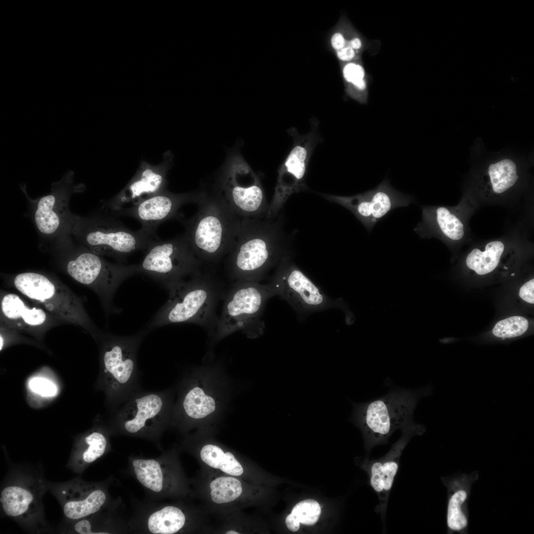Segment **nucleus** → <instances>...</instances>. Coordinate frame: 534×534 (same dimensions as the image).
<instances>
[{"mask_svg":"<svg viewBox=\"0 0 534 534\" xmlns=\"http://www.w3.org/2000/svg\"><path fill=\"white\" fill-rule=\"evenodd\" d=\"M331 44L333 48L338 50L345 47L346 41L342 34L336 33L331 38Z\"/></svg>","mask_w":534,"mask_h":534,"instance_id":"obj_38","label":"nucleus"},{"mask_svg":"<svg viewBox=\"0 0 534 534\" xmlns=\"http://www.w3.org/2000/svg\"><path fill=\"white\" fill-rule=\"evenodd\" d=\"M66 269L74 280L108 300L124 280L138 273L137 264L110 263L88 248L70 260Z\"/></svg>","mask_w":534,"mask_h":534,"instance_id":"obj_16","label":"nucleus"},{"mask_svg":"<svg viewBox=\"0 0 534 534\" xmlns=\"http://www.w3.org/2000/svg\"><path fill=\"white\" fill-rule=\"evenodd\" d=\"M166 303L147 325L152 330L178 323L195 324L214 334L219 316L218 305L226 288L214 268L204 267L200 272L167 287Z\"/></svg>","mask_w":534,"mask_h":534,"instance_id":"obj_3","label":"nucleus"},{"mask_svg":"<svg viewBox=\"0 0 534 534\" xmlns=\"http://www.w3.org/2000/svg\"><path fill=\"white\" fill-rule=\"evenodd\" d=\"M211 497L213 502L223 504L231 502L241 494V482L232 477H221L212 481L210 484Z\"/></svg>","mask_w":534,"mask_h":534,"instance_id":"obj_31","label":"nucleus"},{"mask_svg":"<svg viewBox=\"0 0 534 534\" xmlns=\"http://www.w3.org/2000/svg\"><path fill=\"white\" fill-rule=\"evenodd\" d=\"M354 49L349 46L337 50V55L338 57L343 61H349L352 60L355 56Z\"/></svg>","mask_w":534,"mask_h":534,"instance_id":"obj_39","label":"nucleus"},{"mask_svg":"<svg viewBox=\"0 0 534 534\" xmlns=\"http://www.w3.org/2000/svg\"><path fill=\"white\" fill-rule=\"evenodd\" d=\"M29 386L30 390L44 397L54 396L57 393V388L51 381L42 377H34L30 380Z\"/></svg>","mask_w":534,"mask_h":534,"instance_id":"obj_35","label":"nucleus"},{"mask_svg":"<svg viewBox=\"0 0 534 534\" xmlns=\"http://www.w3.org/2000/svg\"><path fill=\"white\" fill-rule=\"evenodd\" d=\"M118 504L79 520L68 521L69 532L80 534H107L126 531L129 529L128 523H126L115 512Z\"/></svg>","mask_w":534,"mask_h":534,"instance_id":"obj_25","label":"nucleus"},{"mask_svg":"<svg viewBox=\"0 0 534 534\" xmlns=\"http://www.w3.org/2000/svg\"><path fill=\"white\" fill-rule=\"evenodd\" d=\"M275 296L287 301L300 316L332 308L350 313L348 305L341 299L332 300L318 288L290 260L284 258L268 282Z\"/></svg>","mask_w":534,"mask_h":534,"instance_id":"obj_12","label":"nucleus"},{"mask_svg":"<svg viewBox=\"0 0 534 534\" xmlns=\"http://www.w3.org/2000/svg\"><path fill=\"white\" fill-rule=\"evenodd\" d=\"M202 460L209 466L219 469L231 476H239L243 473V468L233 454L224 452L219 446L214 445H204L200 451Z\"/></svg>","mask_w":534,"mask_h":534,"instance_id":"obj_29","label":"nucleus"},{"mask_svg":"<svg viewBox=\"0 0 534 534\" xmlns=\"http://www.w3.org/2000/svg\"><path fill=\"white\" fill-rule=\"evenodd\" d=\"M201 194V191L179 194L162 191L113 213L116 216H127L136 219L141 223L142 230L155 235V231L160 224L176 218L183 205L189 203H196Z\"/></svg>","mask_w":534,"mask_h":534,"instance_id":"obj_20","label":"nucleus"},{"mask_svg":"<svg viewBox=\"0 0 534 534\" xmlns=\"http://www.w3.org/2000/svg\"><path fill=\"white\" fill-rule=\"evenodd\" d=\"M0 312L6 323L17 329L40 326L46 319V313L42 309L29 308L19 296L11 293L2 298Z\"/></svg>","mask_w":534,"mask_h":534,"instance_id":"obj_24","label":"nucleus"},{"mask_svg":"<svg viewBox=\"0 0 534 534\" xmlns=\"http://www.w3.org/2000/svg\"><path fill=\"white\" fill-rule=\"evenodd\" d=\"M225 534H240V533H238L236 531H227L226 533H225Z\"/></svg>","mask_w":534,"mask_h":534,"instance_id":"obj_42","label":"nucleus"},{"mask_svg":"<svg viewBox=\"0 0 534 534\" xmlns=\"http://www.w3.org/2000/svg\"><path fill=\"white\" fill-rule=\"evenodd\" d=\"M163 172L147 168L143 169L126 188L111 199L106 207L113 213L123 208L128 203L131 206L161 192L165 184Z\"/></svg>","mask_w":534,"mask_h":534,"instance_id":"obj_22","label":"nucleus"},{"mask_svg":"<svg viewBox=\"0 0 534 534\" xmlns=\"http://www.w3.org/2000/svg\"><path fill=\"white\" fill-rule=\"evenodd\" d=\"M0 350H1L2 348V347H3V338H2V336L1 335H0Z\"/></svg>","mask_w":534,"mask_h":534,"instance_id":"obj_41","label":"nucleus"},{"mask_svg":"<svg viewBox=\"0 0 534 534\" xmlns=\"http://www.w3.org/2000/svg\"><path fill=\"white\" fill-rule=\"evenodd\" d=\"M514 275H515V274H514V273H512V274H511V275H512V276H514Z\"/></svg>","mask_w":534,"mask_h":534,"instance_id":"obj_43","label":"nucleus"},{"mask_svg":"<svg viewBox=\"0 0 534 534\" xmlns=\"http://www.w3.org/2000/svg\"><path fill=\"white\" fill-rule=\"evenodd\" d=\"M504 249V244L500 241L489 243L484 252L474 249L466 258V265L479 275L489 273L498 266Z\"/></svg>","mask_w":534,"mask_h":534,"instance_id":"obj_28","label":"nucleus"},{"mask_svg":"<svg viewBox=\"0 0 534 534\" xmlns=\"http://www.w3.org/2000/svg\"><path fill=\"white\" fill-rule=\"evenodd\" d=\"M467 498V492L463 489L455 490L448 498L446 522L452 531L459 532L468 525V519L463 510V505Z\"/></svg>","mask_w":534,"mask_h":534,"instance_id":"obj_32","label":"nucleus"},{"mask_svg":"<svg viewBox=\"0 0 534 534\" xmlns=\"http://www.w3.org/2000/svg\"><path fill=\"white\" fill-rule=\"evenodd\" d=\"M6 477L0 495L3 513L29 531L38 533L48 530L43 503V497L48 491V481L42 469L14 466Z\"/></svg>","mask_w":534,"mask_h":534,"instance_id":"obj_5","label":"nucleus"},{"mask_svg":"<svg viewBox=\"0 0 534 534\" xmlns=\"http://www.w3.org/2000/svg\"><path fill=\"white\" fill-rule=\"evenodd\" d=\"M436 222L441 232L453 240H458L464 235V227L460 221L444 207L436 210Z\"/></svg>","mask_w":534,"mask_h":534,"instance_id":"obj_33","label":"nucleus"},{"mask_svg":"<svg viewBox=\"0 0 534 534\" xmlns=\"http://www.w3.org/2000/svg\"><path fill=\"white\" fill-rule=\"evenodd\" d=\"M74 173L69 171L59 181L51 184V191L36 202L34 222L38 230L46 236H54L69 224L73 228L77 220L71 217L69 209L71 196L82 192L83 185L74 184Z\"/></svg>","mask_w":534,"mask_h":534,"instance_id":"obj_19","label":"nucleus"},{"mask_svg":"<svg viewBox=\"0 0 534 534\" xmlns=\"http://www.w3.org/2000/svg\"><path fill=\"white\" fill-rule=\"evenodd\" d=\"M290 245L281 215L270 219H243L234 246L223 260L226 275L232 282H260L290 256Z\"/></svg>","mask_w":534,"mask_h":534,"instance_id":"obj_1","label":"nucleus"},{"mask_svg":"<svg viewBox=\"0 0 534 534\" xmlns=\"http://www.w3.org/2000/svg\"><path fill=\"white\" fill-rule=\"evenodd\" d=\"M201 191L197 212L183 221L184 234L198 259L204 267L214 268L234 246L242 219L214 184Z\"/></svg>","mask_w":534,"mask_h":534,"instance_id":"obj_2","label":"nucleus"},{"mask_svg":"<svg viewBox=\"0 0 534 534\" xmlns=\"http://www.w3.org/2000/svg\"><path fill=\"white\" fill-rule=\"evenodd\" d=\"M181 405L184 414L193 419L203 418L216 409L214 400L199 387L192 388L185 394Z\"/></svg>","mask_w":534,"mask_h":534,"instance_id":"obj_30","label":"nucleus"},{"mask_svg":"<svg viewBox=\"0 0 534 534\" xmlns=\"http://www.w3.org/2000/svg\"><path fill=\"white\" fill-rule=\"evenodd\" d=\"M534 279L528 281L520 289L519 296L524 301L534 304Z\"/></svg>","mask_w":534,"mask_h":534,"instance_id":"obj_37","label":"nucleus"},{"mask_svg":"<svg viewBox=\"0 0 534 534\" xmlns=\"http://www.w3.org/2000/svg\"><path fill=\"white\" fill-rule=\"evenodd\" d=\"M171 409L168 392L141 389L116 410L109 433L141 438L159 445L170 421Z\"/></svg>","mask_w":534,"mask_h":534,"instance_id":"obj_8","label":"nucleus"},{"mask_svg":"<svg viewBox=\"0 0 534 534\" xmlns=\"http://www.w3.org/2000/svg\"><path fill=\"white\" fill-rule=\"evenodd\" d=\"M529 326L528 320L520 316H513L500 320L492 329L493 334L502 339L523 335Z\"/></svg>","mask_w":534,"mask_h":534,"instance_id":"obj_34","label":"nucleus"},{"mask_svg":"<svg viewBox=\"0 0 534 534\" xmlns=\"http://www.w3.org/2000/svg\"><path fill=\"white\" fill-rule=\"evenodd\" d=\"M491 161L488 173L492 190L496 193H503L518 179L517 161L512 157H500Z\"/></svg>","mask_w":534,"mask_h":534,"instance_id":"obj_26","label":"nucleus"},{"mask_svg":"<svg viewBox=\"0 0 534 534\" xmlns=\"http://www.w3.org/2000/svg\"><path fill=\"white\" fill-rule=\"evenodd\" d=\"M18 291L41 304L57 316L94 329L80 302L68 289L39 273L26 272L17 274L13 280Z\"/></svg>","mask_w":534,"mask_h":534,"instance_id":"obj_13","label":"nucleus"},{"mask_svg":"<svg viewBox=\"0 0 534 534\" xmlns=\"http://www.w3.org/2000/svg\"><path fill=\"white\" fill-rule=\"evenodd\" d=\"M275 296L268 283L233 281L224 294L222 310L214 335L221 338L241 330L250 337L261 335L265 329L261 317L266 304Z\"/></svg>","mask_w":534,"mask_h":534,"instance_id":"obj_6","label":"nucleus"},{"mask_svg":"<svg viewBox=\"0 0 534 534\" xmlns=\"http://www.w3.org/2000/svg\"><path fill=\"white\" fill-rule=\"evenodd\" d=\"M401 431L400 438L384 456L376 459L360 457L356 460L359 467L367 474L370 485L378 496V503L375 507V511L380 514L382 521L385 518L390 491L402 453L412 438L421 435L425 428L413 421L401 429Z\"/></svg>","mask_w":534,"mask_h":534,"instance_id":"obj_17","label":"nucleus"},{"mask_svg":"<svg viewBox=\"0 0 534 534\" xmlns=\"http://www.w3.org/2000/svg\"><path fill=\"white\" fill-rule=\"evenodd\" d=\"M168 456L164 452L153 458L133 457L130 459L132 472L152 498L166 497L172 490L173 471Z\"/></svg>","mask_w":534,"mask_h":534,"instance_id":"obj_21","label":"nucleus"},{"mask_svg":"<svg viewBox=\"0 0 534 534\" xmlns=\"http://www.w3.org/2000/svg\"><path fill=\"white\" fill-rule=\"evenodd\" d=\"M214 184L241 219L266 218L269 204L260 179L238 149L229 154Z\"/></svg>","mask_w":534,"mask_h":534,"instance_id":"obj_9","label":"nucleus"},{"mask_svg":"<svg viewBox=\"0 0 534 534\" xmlns=\"http://www.w3.org/2000/svg\"><path fill=\"white\" fill-rule=\"evenodd\" d=\"M322 195L327 200L351 211L369 231L391 210L406 206L413 201L410 196L392 187L387 179L373 189L353 196Z\"/></svg>","mask_w":534,"mask_h":534,"instance_id":"obj_18","label":"nucleus"},{"mask_svg":"<svg viewBox=\"0 0 534 534\" xmlns=\"http://www.w3.org/2000/svg\"><path fill=\"white\" fill-rule=\"evenodd\" d=\"M149 331L146 328L129 336H112L104 345L101 356L102 381L109 401L115 410L142 389L137 355Z\"/></svg>","mask_w":534,"mask_h":534,"instance_id":"obj_7","label":"nucleus"},{"mask_svg":"<svg viewBox=\"0 0 534 534\" xmlns=\"http://www.w3.org/2000/svg\"><path fill=\"white\" fill-rule=\"evenodd\" d=\"M138 273L169 286L200 272L205 267L194 254L184 233L167 240H153L145 250Z\"/></svg>","mask_w":534,"mask_h":534,"instance_id":"obj_11","label":"nucleus"},{"mask_svg":"<svg viewBox=\"0 0 534 534\" xmlns=\"http://www.w3.org/2000/svg\"><path fill=\"white\" fill-rule=\"evenodd\" d=\"M47 487L68 521L79 520L119 504L111 500L105 482H89L77 477L62 483L48 482Z\"/></svg>","mask_w":534,"mask_h":534,"instance_id":"obj_15","label":"nucleus"},{"mask_svg":"<svg viewBox=\"0 0 534 534\" xmlns=\"http://www.w3.org/2000/svg\"><path fill=\"white\" fill-rule=\"evenodd\" d=\"M317 127L316 124L313 125L311 131L305 134H300L294 129L289 130L294 143L278 169L274 193L266 218L276 217L292 194L308 189L305 177L310 158L319 141Z\"/></svg>","mask_w":534,"mask_h":534,"instance_id":"obj_14","label":"nucleus"},{"mask_svg":"<svg viewBox=\"0 0 534 534\" xmlns=\"http://www.w3.org/2000/svg\"><path fill=\"white\" fill-rule=\"evenodd\" d=\"M429 389L391 390L385 396L365 403H353L350 418L361 431L365 450L386 445L393 433L413 421V414L420 399Z\"/></svg>","mask_w":534,"mask_h":534,"instance_id":"obj_4","label":"nucleus"},{"mask_svg":"<svg viewBox=\"0 0 534 534\" xmlns=\"http://www.w3.org/2000/svg\"><path fill=\"white\" fill-rule=\"evenodd\" d=\"M504 268H506V269L507 268V267H504Z\"/></svg>","mask_w":534,"mask_h":534,"instance_id":"obj_44","label":"nucleus"},{"mask_svg":"<svg viewBox=\"0 0 534 534\" xmlns=\"http://www.w3.org/2000/svg\"><path fill=\"white\" fill-rule=\"evenodd\" d=\"M348 46H350L353 49H359L361 46V41L357 38H354L349 42Z\"/></svg>","mask_w":534,"mask_h":534,"instance_id":"obj_40","label":"nucleus"},{"mask_svg":"<svg viewBox=\"0 0 534 534\" xmlns=\"http://www.w3.org/2000/svg\"><path fill=\"white\" fill-rule=\"evenodd\" d=\"M101 430H93L85 435L73 449L67 466L73 472L82 474L110 449L107 436Z\"/></svg>","mask_w":534,"mask_h":534,"instance_id":"obj_23","label":"nucleus"},{"mask_svg":"<svg viewBox=\"0 0 534 534\" xmlns=\"http://www.w3.org/2000/svg\"><path fill=\"white\" fill-rule=\"evenodd\" d=\"M83 244L91 252L122 262L138 250H145L158 238L141 228L132 231L113 218H78L72 229Z\"/></svg>","mask_w":534,"mask_h":534,"instance_id":"obj_10","label":"nucleus"},{"mask_svg":"<svg viewBox=\"0 0 534 534\" xmlns=\"http://www.w3.org/2000/svg\"><path fill=\"white\" fill-rule=\"evenodd\" d=\"M345 79L355 88L356 85L363 80L364 70L363 67L354 63L347 64L343 70Z\"/></svg>","mask_w":534,"mask_h":534,"instance_id":"obj_36","label":"nucleus"},{"mask_svg":"<svg viewBox=\"0 0 534 534\" xmlns=\"http://www.w3.org/2000/svg\"><path fill=\"white\" fill-rule=\"evenodd\" d=\"M322 513L319 503L315 499L308 498L297 503L287 515L285 523L292 532H297L301 526L311 527L319 521Z\"/></svg>","mask_w":534,"mask_h":534,"instance_id":"obj_27","label":"nucleus"}]
</instances>
